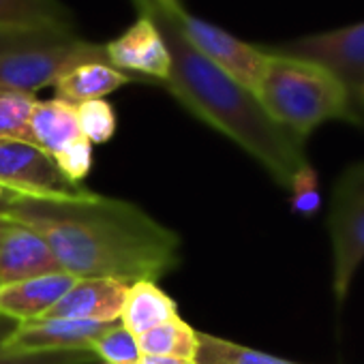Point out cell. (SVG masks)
<instances>
[{
	"label": "cell",
	"mask_w": 364,
	"mask_h": 364,
	"mask_svg": "<svg viewBox=\"0 0 364 364\" xmlns=\"http://www.w3.org/2000/svg\"><path fill=\"white\" fill-rule=\"evenodd\" d=\"M3 215L39 234L63 272L77 279L156 283L180 262V238L139 206L86 189L14 191Z\"/></svg>",
	"instance_id": "6da1fadb"
},
{
	"label": "cell",
	"mask_w": 364,
	"mask_h": 364,
	"mask_svg": "<svg viewBox=\"0 0 364 364\" xmlns=\"http://www.w3.org/2000/svg\"><path fill=\"white\" fill-rule=\"evenodd\" d=\"M133 3L154 22L169 50L171 71L163 86L193 116L236 141L285 189L313 169L304 150L306 139L272 120L253 90L215 67L187 41L176 20L178 9L169 11L156 0Z\"/></svg>",
	"instance_id": "7a4b0ae2"
},
{
	"label": "cell",
	"mask_w": 364,
	"mask_h": 364,
	"mask_svg": "<svg viewBox=\"0 0 364 364\" xmlns=\"http://www.w3.org/2000/svg\"><path fill=\"white\" fill-rule=\"evenodd\" d=\"M264 50L268 60L255 97L272 120L302 139L330 120L349 124L345 92L330 71L304 58Z\"/></svg>",
	"instance_id": "3957f363"
},
{
	"label": "cell",
	"mask_w": 364,
	"mask_h": 364,
	"mask_svg": "<svg viewBox=\"0 0 364 364\" xmlns=\"http://www.w3.org/2000/svg\"><path fill=\"white\" fill-rule=\"evenodd\" d=\"M268 50L311 60L330 71L345 92L349 124L364 127V22L304 35Z\"/></svg>",
	"instance_id": "277c9868"
},
{
	"label": "cell",
	"mask_w": 364,
	"mask_h": 364,
	"mask_svg": "<svg viewBox=\"0 0 364 364\" xmlns=\"http://www.w3.org/2000/svg\"><path fill=\"white\" fill-rule=\"evenodd\" d=\"M328 232L332 240V291L336 304L364 262V163L347 167L334 182Z\"/></svg>",
	"instance_id": "5b68a950"
},
{
	"label": "cell",
	"mask_w": 364,
	"mask_h": 364,
	"mask_svg": "<svg viewBox=\"0 0 364 364\" xmlns=\"http://www.w3.org/2000/svg\"><path fill=\"white\" fill-rule=\"evenodd\" d=\"M86 63L109 65L105 46L75 39L60 46L11 52L0 56V88L35 95L41 88L54 86L65 73Z\"/></svg>",
	"instance_id": "8992f818"
},
{
	"label": "cell",
	"mask_w": 364,
	"mask_h": 364,
	"mask_svg": "<svg viewBox=\"0 0 364 364\" xmlns=\"http://www.w3.org/2000/svg\"><path fill=\"white\" fill-rule=\"evenodd\" d=\"M176 20L182 35L204 58H208L215 67L255 92L268 60V52L264 48L240 41L228 31L187 14L182 7L176 11Z\"/></svg>",
	"instance_id": "52a82bcc"
},
{
	"label": "cell",
	"mask_w": 364,
	"mask_h": 364,
	"mask_svg": "<svg viewBox=\"0 0 364 364\" xmlns=\"http://www.w3.org/2000/svg\"><path fill=\"white\" fill-rule=\"evenodd\" d=\"M112 323L73 321V319L20 321L14 328V332L0 343V353L46 355V353H75V351L92 349V343Z\"/></svg>",
	"instance_id": "ba28073f"
},
{
	"label": "cell",
	"mask_w": 364,
	"mask_h": 364,
	"mask_svg": "<svg viewBox=\"0 0 364 364\" xmlns=\"http://www.w3.org/2000/svg\"><path fill=\"white\" fill-rule=\"evenodd\" d=\"M0 185L20 193H69L73 187L65 180L54 159L35 144L0 139Z\"/></svg>",
	"instance_id": "9c48e42d"
},
{
	"label": "cell",
	"mask_w": 364,
	"mask_h": 364,
	"mask_svg": "<svg viewBox=\"0 0 364 364\" xmlns=\"http://www.w3.org/2000/svg\"><path fill=\"white\" fill-rule=\"evenodd\" d=\"M105 52L109 65L122 73L148 75L161 84L169 77V50L148 16H139L118 39L105 43Z\"/></svg>",
	"instance_id": "30bf717a"
},
{
	"label": "cell",
	"mask_w": 364,
	"mask_h": 364,
	"mask_svg": "<svg viewBox=\"0 0 364 364\" xmlns=\"http://www.w3.org/2000/svg\"><path fill=\"white\" fill-rule=\"evenodd\" d=\"M129 287L131 285L116 279H77L71 289L39 319L114 323L120 319Z\"/></svg>",
	"instance_id": "8fae6325"
},
{
	"label": "cell",
	"mask_w": 364,
	"mask_h": 364,
	"mask_svg": "<svg viewBox=\"0 0 364 364\" xmlns=\"http://www.w3.org/2000/svg\"><path fill=\"white\" fill-rule=\"evenodd\" d=\"M63 272L48 242L22 223L11 225L0 245V285Z\"/></svg>",
	"instance_id": "7c38bea8"
},
{
	"label": "cell",
	"mask_w": 364,
	"mask_h": 364,
	"mask_svg": "<svg viewBox=\"0 0 364 364\" xmlns=\"http://www.w3.org/2000/svg\"><path fill=\"white\" fill-rule=\"evenodd\" d=\"M77 281L69 272H52L9 285H0V315L31 321L39 319L48 309H52Z\"/></svg>",
	"instance_id": "4fadbf2b"
},
{
	"label": "cell",
	"mask_w": 364,
	"mask_h": 364,
	"mask_svg": "<svg viewBox=\"0 0 364 364\" xmlns=\"http://www.w3.org/2000/svg\"><path fill=\"white\" fill-rule=\"evenodd\" d=\"M31 133L35 146H39L52 159L84 137L77 122V107L56 97L35 103L31 116Z\"/></svg>",
	"instance_id": "5bb4252c"
},
{
	"label": "cell",
	"mask_w": 364,
	"mask_h": 364,
	"mask_svg": "<svg viewBox=\"0 0 364 364\" xmlns=\"http://www.w3.org/2000/svg\"><path fill=\"white\" fill-rule=\"evenodd\" d=\"M133 80H135L133 75L122 73L107 63H86L65 73L54 84V88H56V99L67 101L71 105H80L86 101L105 99L109 92L131 84Z\"/></svg>",
	"instance_id": "9a60e30c"
},
{
	"label": "cell",
	"mask_w": 364,
	"mask_h": 364,
	"mask_svg": "<svg viewBox=\"0 0 364 364\" xmlns=\"http://www.w3.org/2000/svg\"><path fill=\"white\" fill-rule=\"evenodd\" d=\"M178 319L176 302L152 281H137L129 287L120 323L133 334L139 336L161 323Z\"/></svg>",
	"instance_id": "2e32d148"
},
{
	"label": "cell",
	"mask_w": 364,
	"mask_h": 364,
	"mask_svg": "<svg viewBox=\"0 0 364 364\" xmlns=\"http://www.w3.org/2000/svg\"><path fill=\"white\" fill-rule=\"evenodd\" d=\"M0 28L73 31V20L60 0H0Z\"/></svg>",
	"instance_id": "e0dca14e"
},
{
	"label": "cell",
	"mask_w": 364,
	"mask_h": 364,
	"mask_svg": "<svg viewBox=\"0 0 364 364\" xmlns=\"http://www.w3.org/2000/svg\"><path fill=\"white\" fill-rule=\"evenodd\" d=\"M135 338L141 355H169V358L196 360L200 349L198 330L191 328L187 321H182L180 317L161 323Z\"/></svg>",
	"instance_id": "ac0fdd59"
},
{
	"label": "cell",
	"mask_w": 364,
	"mask_h": 364,
	"mask_svg": "<svg viewBox=\"0 0 364 364\" xmlns=\"http://www.w3.org/2000/svg\"><path fill=\"white\" fill-rule=\"evenodd\" d=\"M198 341L200 349L196 355V364H300L208 332H198Z\"/></svg>",
	"instance_id": "d6986e66"
},
{
	"label": "cell",
	"mask_w": 364,
	"mask_h": 364,
	"mask_svg": "<svg viewBox=\"0 0 364 364\" xmlns=\"http://www.w3.org/2000/svg\"><path fill=\"white\" fill-rule=\"evenodd\" d=\"M37 97L33 92L0 88V139L35 144L31 133V116Z\"/></svg>",
	"instance_id": "ffe728a7"
},
{
	"label": "cell",
	"mask_w": 364,
	"mask_h": 364,
	"mask_svg": "<svg viewBox=\"0 0 364 364\" xmlns=\"http://www.w3.org/2000/svg\"><path fill=\"white\" fill-rule=\"evenodd\" d=\"M103 364H137L141 353L137 347V338L120 323H112L95 343L92 349Z\"/></svg>",
	"instance_id": "44dd1931"
},
{
	"label": "cell",
	"mask_w": 364,
	"mask_h": 364,
	"mask_svg": "<svg viewBox=\"0 0 364 364\" xmlns=\"http://www.w3.org/2000/svg\"><path fill=\"white\" fill-rule=\"evenodd\" d=\"M73 31H60V28H0V56L43 48V46H60L75 41Z\"/></svg>",
	"instance_id": "7402d4cb"
},
{
	"label": "cell",
	"mask_w": 364,
	"mask_h": 364,
	"mask_svg": "<svg viewBox=\"0 0 364 364\" xmlns=\"http://www.w3.org/2000/svg\"><path fill=\"white\" fill-rule=\"evenodd\" d=\"M75 107H77V122H80L82 135L90 144H103L114 137L116 114H114V107L105 99L86 101Z\"/></svg>",
	"instance_id": "603a6c76"
},
{
	"label": "cell",
	"mask_w": 364,
	"mask_h": 364,
	"mask_svg": "<svg viewBox=\"0 0 364 364\" xmlns=\"http://www.w3.org/2000/svg\"><path fill=\"white\" fill-rule=\"evenodd\" d=\"M54 163L69 185L75 187L77 182H82L86 178V173L92 167V144L86 137H82L80 141H75L73 146H69L67 150L56 154Z\"/></svg>",
	"instance_id": "cb8c5ba5"
},
{
	"label": "cell",
	"mask_w": 364,
	"mask_h": 364,
	"mask_svg": "<svg viewBox=\"0 0 364 364\" xmlns=\"http://www.w3.org/2000/svg\"><path fill=\"white\" fill-rule=\"evenodd\" d=\"M291 208L294 213L302 217H313L319 208V189H317V173L315 169H309L306 173L298 176L291 185Z\"/></svg>",
	"instance_id": "d4e9b609"
},
{
	"label": "cell",
	"mask_w": 364,
	"mask_h": 364,
	"mask_svg": "<svg viewBox=\"0 0 364 364\" xmlns=\"http://www.w3.org/2000/svg\"><path fill=\"white\" fill-rule=\"evenodd\" d=\"M18 323L20 321H14L9 326L0 328V343L14 332V328ZM63 355H67V353H46V355H5V353H0V364H54L56 358H63Z\"/></svg>",
	"instance_id": "484cf974"
},
{
	"label": "cell",
	"mask_w": 364,
	"mask_h": 364,
	"mask_svg": "<svg viewBox=\"0 0 364 364\" xmlns=\"http://www.w3.org/2000/svg\"><path fill=\"white\" fill-rule=\"evenodd\" d=\"M137 364H196V360L169 358V355H141Z\"/></svg>",
	"instance_id": "4316f807"
},
{
	"label": "cell",
	"mask_w": 364,
	"mask_h": 364,
	"mask_svg": "<svg viewBox=\"0 0 364 364\" xmlns=\"http://www.w3.org/2000/svg\"><path fill=\"white\" fill-rule=\"evenodd\" d=\"M11 225H14L11 219H7L5 215H0V245H3V240H5L7 232L11 230Z\"/></svg>",
	"instance_id": "83f0119b"
},
{
	"label": "cell",
	"mask_w": 364,
	"mask_h": 364,
	"mask_svg": "<svg viewBox=\"0 0 364 364\" xmlns=\"http://www.w3.org/2000/svg\"><path fill=\"white\" fill-rule=\"evenodd\" d=\"M11 196H14V191H11V189H7V187L0 185V215H3V210H5L7 202L11 200Z\"/></svg>",
	"instance_id": "f1b7e54d"
},
{
	"label": "cell",
	"mask_w": 364,
	"mask_h": 364,
	"mask_svg": "<svg viewBox=\"0 0 364 364\" xmlns=\"http://www.w3.org/2000/svg\"><path fill=\"white\" fill-rule=\"evenodd\" d=\"M159 5H163L165 9H169V11H176V9H180L182 5H180V0H156Z\"/></svg>",
	"instance_id": "f546056e"
}]
</instances>
